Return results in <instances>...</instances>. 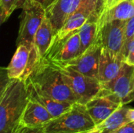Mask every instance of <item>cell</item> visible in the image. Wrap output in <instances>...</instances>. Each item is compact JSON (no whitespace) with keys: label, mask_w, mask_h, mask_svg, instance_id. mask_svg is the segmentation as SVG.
<instances>
[{"label":"cell","mask_w":134,"mask_h":133,"mask_svg":"<svg viewBox=\"0 0 134 133\" xmlns=\"http://www.w3.org/2000/svg\"><path fill=\"white\" fill-rule=\"evenodd\" d=\"M29 100L26 81L9 79L0 95V133H13L20 124Z\"/></svg>","instance_id":"6da1fadb"},{"label":"cell","mask_w":134,"mask_h":133,"mask_svg":"<svg viewBox=\"0 0 134 133\" xmlns=\"http://www.w3.org/2000/svg\"><path fill=\"white\" fill-rule=\"evenodd\" d=\"M27 80L46 95L56 100L72 104L77 103L60 69L50 62L41 59Z\"/></svg>","instance_id":"7a4b0ae2"},{"label":"cell","mask_w":134,"mask_h":133,"mask_svg":"<svg viewBox=\"0 0 134 133\" xmlns=\"http://www.w3.org/2000/svg\"><path fill=\"white\" fill-rule=\"evenodd\" d=\"M43 126L46 133H80L96 128L86 105L79 103H74L64 113Z\"/></svg>","instance_id":"3957f363"},{"label":"cell","mask_w":134,"mask_h":133,"mask_svg":"<svg viewBox=\"0 0 134 133\" xmlns=\"http://www.w3.org/2000/svg\"><path fill=\"white\" fill-rule=\"evenodd\" d=\"M134 66L123 63L119 74L111 81L102 84L98 96H106L112 101L124 106L134 100Z\"/></svg>","instance_id":"277c9868"},{"label":"cell","mask_w":134,"mask_h":133,"mask_svg":"<svg viewBox=\"0 0 134 133\" xmlns=\"http://www.w3.org/2000/svg\"><path fill=\"white\" fill-rule=\"evenodd\" d=\"M53 64L60 69L65 82L74 93L77 103L86 105L100 92L102 84L98 79L86 76L72 68Z\"/></svg>","instance_id":"5b68a950"},{"label":"cell","mask_w":134,"mask_h":133,"mask_svg":"<svg viewBox=\"0 0 134 133\" xmlns=\"http://www.w3.org/2000/svg\"><path fill=\"white\" fill-rule=\"evenodd\" d=\"M41 56L34 43H23L16 49L6 70L7 78L27 81L39 63Z\"/></svg>","instance_id":"8992f818"},{"label":"cell","mask_w":134,"mask_h":133,"mask_svg":"<svg viewBox=\"0 0 134 133\" xmlns=\"http://www.w3.org/2000/svg\"><path fill=\"white\" fill-rule=\"evenodd\" d=\"M82 53L79 29L64 37L53 39L46 54L41 58L48 62L64 65Z\"/></svg>","instance_id":"52a82bcc"},{"label":"cell","mask_w":134,"mask_h":133,"mask_svg":"<svg viewBox=\"0 0 134 133\" xmlns=\"http://www.w3.org/2000/svg\"><path fill=\"white\" fill-rule=\"evenodd\" d=\"M46 16V9L40 3L35 0H25L20 16L16 45L23 43H34L35 33Z\"/></svg>","instance_id":"ba28073f"},{"label":"cell","mask_w":134,"mask_h":133,"mask_svg":"<svg viewBox=\"0 0 134 133\" xmlns=\"http://www.w3.org/2000/svg\"><path fill=\"white\" fill-rule=\"evenodd\" d=\"M102 4H105V0H54L46 9V14L52 24L56 35L73 13L88 6Z\"/></svg>","instance_id":"9c48e42d"},{"label":"cell","mask_w":134,"mask_h":133,"mask_svg":"<svg viewBox=\"0 0 134 133\" xmlns=\"http://www.w3.org/2000/svg\"><path fill=\"white\" fill-rule=\"evenodd\" d=\"M126 24V20H113L100 27L98 31L97 40L102 48L119 57L125 42Z\"/></svg>","instance_id":"30bf717a"},{"label":"cell","mask_w":134,"mask_h":133,"mask_svg":"<svg viewBox=\"0 0 134 133\" xmlns=\"http://www.w3.org/2000/svg\"><path fill=\"white\" fill-rule=\"evenodd\" d=\"M101 52L102 45L97 38L96 42L79 56L61 66L72 68L86 76L98 79L99 63Z\"/></svg>","instance_id":"8fae6325"},{"label":"cell","mask_w":134,"mask_h":133,"mask_svg":"<svg viewBox=\"0 0 134 133\" xmlns=\"http://www.w3.org/2000/svg\"><path fill=\"white\" fill-rule=\"evenodd\" d=\"M104 4L88 6L73 13L66 20L64 26L57 31L53 39H58L68 34L70 32L82 27L88 21L99 20Z\"/></svg>","instance_id":"7c38bea8"},{"label":"cell","mask_w":134,"mask_h":133,"mask_svg":"<svg viewBox=\"0 0 134 133\" xmlns=\"http://www.w3.org/2000/svg\"><path fill=\"white\" fill-rule=\"evenodd\" d=\"M27 87L29 99L38 103L42 107H44L48 112L53 116V118H57L59 115L68 111L73 104L66 102H61L56 100L50 96L46 95L37 87H35L30 81L27 80Z\"/></svg>","instance_id":"4fadbf2b"},{"label":"cell","mask_w":134,"mask_h":133,"mask_svg":"<svg viewBox=\"0 0 134 133\" xmlns=\"http://www.w3.org/2000/svg\"><path fill=\"white\" fill-rule=\"evenodd\" d=\"M86 109L96 126L105 121L115 111L122 107L106 96H97L86 104Z\"/></svg>","instance_id":"5bb4252c"},{"label":"cell","mask_w":134,"mask_h":133,"mask_svg":"<svg viewBox=\"0 0 134 133\" xmlns=\"http://www.w3.org/2000/svg\"><path fill=\"white\" fill-rule=\"evenodd\" d=\"M133 16L134 0H121L111 6L104 7L98 20L99 27L113 20H128Z\"/></svg>","instance_id":"9a60e30c"},{"label":"cell","mask_w":134,"mask_h":133,"mask_svg":"<svg viewBox=\"0 0 134 133\" xmlns=\"http://www.w3.org/2000/svg\"><path fill=\"white\" fill-rule=\"evenodd\" d=\"M124 63L121 57L112 55L102 48L98 71V80L100 83L104 84L113 80L119 74Z\"/></svg>","instance_id":"2e32d148"},{"label":"cell","mask_w":134,"mask_h":133,"mask_svg":"<svg viewBox=\"0 0 134 133\" xmlns=\"http://www.w3.org/2000/svg\"><path fill=\"white\" fill-rule=\"evenodd\" d=\"M53 118V116L44 107L29 99L27 107L24 111L20 125L30 127L43 126Z\"/></svg>","instance_id":"e0dca14e"},{"label":"cell","mask_w":134,"mask_h":133,"mask_svg":"<svg viewBox=\"0 0 134 133\" xmlns=\"http://www.w3.org/2000/svg\"><path fill=\"white\" fill-rule=\"evenodd\" d=\"M129 107L122 106L100 125H97L99 133H115L124 125L130 122L128 118Z\"/></svg>","instance_id":"ac0fdd59"},{"label":"cell","mask_w":134,"mask_h":133,"mask_svg":"<svg viewBox=\"0 0 134 133\" xmlns=\"http://www.w3.org/2000/svg\"><path fill=\"white\" fill-rule=\"evenodd\" d=\"M55 37V33L52 26V24L48 17H45L40 27L35 35L34 44L41 56V58L46 54L49 49L53 40Z\"/></svg>","instance_id":"d6986e66"},{"label":"cell","mask_w":134,"mask_h":133,"mask_svg":"<svg viewBox=\"0 0 134 133\" xmlns=\"http://www.w3.org/2000/svg\"><path fill=\"white\" fill-rule=\"evenodd\" d=\"M99 31V24L97 21H88L79 29L82 52L84 53L97 40Z\"/></svg>","instance_id":"ffe728a7"},{"label":"cell","mask_w":134,"mask_h":133,"mask_svg":"<svg viewBox=\"0 0 134 133\" xmlns=\"http://www.w3.org/2000/svg\"><path fill=\"white\" fill-rule=\"evenodd\" d=\"M25 0H0V20L1 24L5 22L13 12L18 8H22Z\"/></svg>","instance_id":"44dd1931"},{"label":"cell","mask_w":134,"mask_h":133,"mask_svg":"<svg viewBox=\"0 0 134 133\" xmlns=\"http://www.w3.org/2000/svg\"><path fill=\"white\" fill-rule=\"evenodd\" d=\"M13 133H46L44 126H38V127H30L23 125H19L18 127L14 130Z\"/></svg>","instance_id":"7402d4cb"},{"label":"cell","mask_w":134,"mask_h":133,"mask_svg":"<svg viewBox=\"0 0 134 133\" xmlns=\"http://www.w3.org/2000/svg\"><path fill=\"white\" fill-rule=\"evenodd\" d=\"M134 38V16L126 20L125 27V42Z\"/></svg>","instance_id":"603a6c76"},{"label":"cell","mask_w":134,"mask_h":133,"mask_svg":"<svg viewBox=\"0 0 134 133\" xmlns=\"http://www.w3.org/2000/svg\"><path fill=\"white\" fill-rule=\"evenodd\" d=\"M115 133H134V123L130 122L124 125Z\"/></svg>","instance_id":"cb8c5ba5"},{"label":"cell","mask_w":134,"mask_h":133,"mask_svg":"<svg viewBox=\"0 0 134 133\" xmlns=\"http://www.w3.org/2000/svg\"><path fill=\"white\" fill-rule=\"evenodd\" d=\"M125 62L129 64V65H131V66H134V45L133 47L131 49V50L130 51Z\"/></svg>","instance_id":"d4e9b609"},{"label":"cell","mask_w":134,"mask_h":133,"mask_svg":"<svg viewBox=\"0 0 134 133\" xmlns=\"http://www.w3.org/2000/svg\"><path fill=\"white\" fill-rule=\"evenodd\" d=\"M35 1L40 3L45 9H47L54 2V0H35Z\"/></svg>","instance_id":"484cf974"},{"label":"cell","mask_w":134,"mask_h":133,"mask_svg":"<svg viewBox=\"0 0 134 133\" xmlns=\"http://www.w3.org/2000/svg\"><path fill=\"white\" fill-rule=\"evenodd\" d=\"M128 118L131 122L134 123V109L133 108H130L128 111Z\"/></svg>","instance_id":"4316f807"},{"label":"cell","mask_w":134,"mask_h":133,"mask_svg":"<svg viewBox=\"0 0 134 133\" xmlns=\"http://www.w3.org/2000/svg\"><path fill=\"white\" fill-rule=\"evenodd\" d=\"M121 0H105V4L104 7H109L113 5L114 4L117 3L118 2H119Z\"/></svg>","instance_id":"83f0119b"},{"label":"cell","mask_w":134,"mask_h":133,"mask_svg":"<svg viewBox=\"0 0 134 133\" xmlns=\"http://www.w3.org/2000/svg\"><path fill=\"white\" fill-rule=\"evenodd\" d=\"M90 133H99V131L97 129H93Z\"/></svg>","instance_id":"f1b7e54d"},{"label":"cell","mask_w":134,"mask_h":133,"mask_svg":"<svg viewBox=\"0 0 134 133\" xmlns=\"http://www.w3.org/2000/svg\"><path fill=\"white\" fill-rule=\"evenodd\" d=\"M92 131V130H91ZM91 131H87V132H80V133H90Z\"/></svg>","instance_id":"f546056e"},{"label":"cell","mask_w":134,"mask_h":133,"mask_svg":"<svg viewBox=\"0 0 134 133\" xmlns=\"http://www.w3.org/2000/svg\"><path fill=\"white\" fill-rule=\"evenodd\" d=\"M133 86H134V74H133Z\"/></svg>","instance_id":"4dcf8cb0"}]
</instances>
